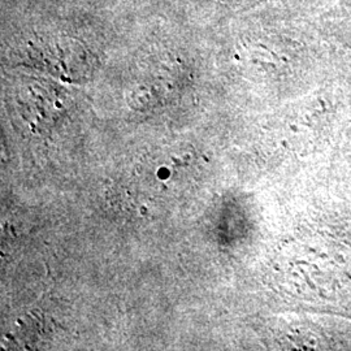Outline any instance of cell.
<instances>
[{
  "label": "cell",
  "mask_w": 351,
  "mask_h": 351,
  "mask_svg": "<svg viewBox=\"0 0 351 351\" xmlns=\"http://www.w3.org/2000/svg\"><path fill=\"white\" fill-rule=\"evenodd\" d=\"M1 19L14 60L65 84L91 80L121 32L116 10L75 1L3 0Z\"/></svg>",
  "instance_id": "1"
},
{
  "label": "cell",
  "mask_w": 351,
  "mask_h": 351,
  "mask_svg": "<svg viewBox=\"0 0 351 351\" xmlns=\"http://www.w3.org/2000/svg\"><path fill=\"white\" fill-rule=\"evenodd\" d=\"M199 168V158L191 146L164 145L139 164L141 186L152 197H177L193 185Z\"/></svg>",
  "instance_id": "2"
}]
</instances>
